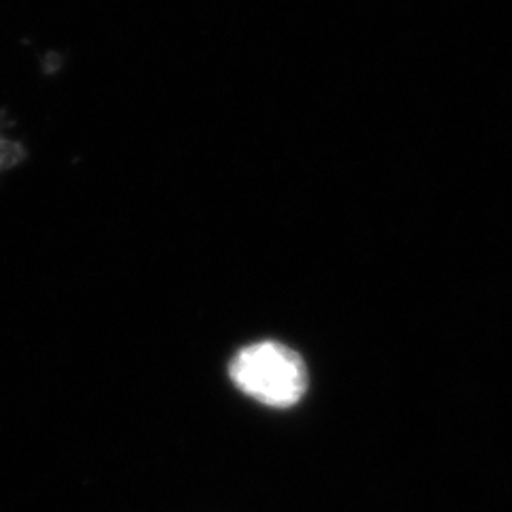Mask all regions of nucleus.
I'll list each match as a JSON object with an SVG mask.
<instances>
[{"mask_svg": "<svg viewBox=\"0 0 512 512\" xmlns=\"http://www.w3.org/2000/svg\"><path fill=\"white\" fill-rule=\"evenodd\" d=\"M229 378L244 395L267 408L297 406L310 384L303 357L276 340L239 348L229 363Z\"/></svg>", "mask_w": 512, "mask_h": 512, "instance_id": "nucleus-1", "label": "nucleus"}]
</instances>
